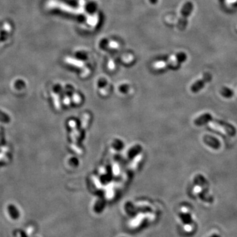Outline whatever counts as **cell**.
Instances as JSON below:
<instances>
[{
	"label": "cell",
	"mask_w": 237,
	"mask_h": 237,
	"mask_svg": "<svg viewBox=\"0 0 237 237\" xmlns=\"http://www.w3.org/2000/svg\"><path fill=\"white\" fill-rule=\"evenodd\" d=\"M194 9V4L191 2H186L181 9L180 16L178 21L177 27L180 30H184L187 25L188 18Z\"/></svg>",
	"instance_id": "6da1fadb"
},
{
	"label": "cell",
	"mask_w": 237,
	"mask_h": 237,
	"mask_svg": "<svg viewBox=\"0 0 237 237\" xmlns=\"http://www.w3.org/2000/svg\"><path fill=\"white\" fill-rule=\"evenodd\" d=\"M187 58L186 54L184 52H180L175 56H173L172 57L170 58L167 62H161L159 63H156L155 67L156 68H161L166 65H172L177 66L180 65L181 63L185 62Z\"/></svg>",
	"instance_id": "7a4b0ae2"
},
{
	"label": "cell",
	"mask_w": 237,
	"mask_h": 237,
	"mask_svg": "<svg viewBox=\"0 0 237 237\" xmlns=\"http://www.w3.org/2000/svg\"><path fill=\"white\" fill-rule=\"evenodd\" d=\"M208 122H213L218 125L219 126H220L230 136H235L236 135V129L233 125L230 124L225 121L215 119L212 117V115L210 113L208 117Z\"/></svg>",
	"instance_id": "3957f363"
},
{
	"label": "cell",
	"mask_w": 237,
	"mask_h": 237,
	"mask_svg": "<svg viewBox=\"0 0 237 237\" xmlns=\"http://www.w3.org/2000/svg\"><path fill=\"white\" fill-rule=\"evenodd\" d=\"M212 80V75L210 72H205L202 78L200 80L197 81L196 82H194L190 89L191 91L194 93L198 92L199 91L201 90L205 86V84H207L211 82Z\"/></svg>",
	"instance_id": "277c9868"
},
{
	"label": "cell",
	"mask_w": 237,
	"mask_h": 237,
	"mask_svg": "<svg viewBox=\"0 0 237 237\" xmlns=\"http://www.w3.org/2000/svg\"><path fill=\"white\" fill-rule=\"evenodd\" d=\"M203 141L206 145L214 150H219L221 147L220 141L212 136L205 135L203 138Z\"/></svg>",
	"instance_id": "5b68a950"
},
{
	"label": "cell",
	"mask_w": 237,
	"mask_h": 237,
	"mask_svg": "<svg viewBox=\"0 0 237 237\" xmlns=\"http://www.w3.org/2000/svg\"><path fill=\"white\" fill-rule=\"evenodd\" d=\"M9 215L11 219L17 220L20 217V213L19 210L14 204H9L7 207Z\"/></svg>",
	"instance_id": "8992f818"
},
{
	"label": "cell",
	"mask_w": 237,
	"mask_h": 237,
	"mask_svg": "<svg viewBox=\"0 0 237 237\" xmlns=\"http://www.w3.org/2000/svg\"><path fill=\"white\" fill-rule=\"evenodd\" d=\"M221 95L225 98H232L234 95L233 90L228 87H223L220 90Z\"/></svg>",
	"instance_id": "52a82bcc"
},
{
	"label": "cell",
	"mask_w": 237,
	"mask_h": 237,
	"mask_svg": "<svg viewBox=\"0 0 237 237\" xmlns=\"http://www.w3.org/2000/svg\"><path fill=\"white\" fill-rule=\"evenodd\" d=\"M181 218H182V220H183V222L185 223H190L192 221L191 216L189 214H185L183 215H182Z\"/></svg>",
	"instance_id": "ba28073f"
},
{
	"label": "cell",
	"mask_w": 237,
	"mask_h": 237,
	"mask_svg": "<svg viewBox=\"0 0 237 237\" xmlns=\"http://www.w3.org/2000/svg\"><path fill=\"white\" fill-rule=\"evenodd\" d=\"M149 1L151 4H156L158 0H149Z\"/></svg>",
	"instance_id": "9c48e42d"
},
{
	"label": "cell",
	"mask_w": 237,
	"mask_h": 237,
	"mask_svg": "<svg viewBox=\"0 0 237 237\" xmlns=\"http://www.w3.org/2000/svg\"><path fill=\"white\" fill-rule=\"evenodd\" d=\"M210 237H221L220 235H217V234H214V235H211V236H210Z\"/></svg>",
	"instance_id": "30bf717a"
},
{
	"label": "cell",
	"mask_w": 237,
	"mask_h": 237,
	"mask_svg": "<svg viewBox=\"0 0 237 237\" xmlns=\"http://www.w3.org/2000/svg\"><path fill=\"white\" fill-rule=\"evenodd\" d=\"M21 237H28V236H27V235L25 233H22Z\"/></svg>",
	"instance_id": "8fae6325"
},
{
	"label": "cell",
	"mask_w": 237,
	"mask_h": 237,
	"mask_svg": "<svg viewBox=\"0 0 237 237\" xmlns=\"http://www.w3.org/2000/svg\"><path fill=\"white\" fill-rule=\"evenodd\" d=\"M236 28H237V26H236Z\"/></svg>",
	"instance_id": "7c38bea8"
}]
</instances>
